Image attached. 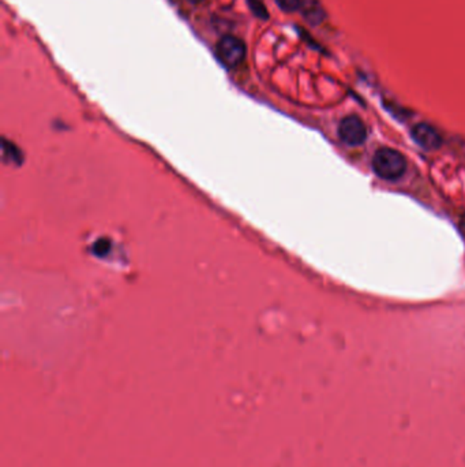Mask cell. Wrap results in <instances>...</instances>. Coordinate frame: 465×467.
Masks as SVG:
<instances>
[{
    "mask_svg": "<svg viewBox=\"0 0 465 467\" xmlns=\"http://www.w3.org/2000/svg\"><path fill=\"white\" fill-rule=\"evenodd\" d=\"M251 11L258 16V18H262V19H268L269 18V14L266 11V7L264 4L262 0H247Z\"/></svg>",
    "mask_w": 465,
    "mask_h": 467,
    "instance_id": "cell-6",
    "label": "cell"
},
{
    "mask_svg": "<svg viewBox=\"0 0 465 467\" xmlns=\"http://www.w3.org/2000/svg\"><path fill=\"white\" fill-rule=\"evenodd\" d=\"M302 7H303L305 16L309 19V22H311V23H319L323 19V16H325L323 8L319 5L318 1L310 0L305 4H302Z\"/></svg>",
    "mask_w": 465,
    "mask_h": 467,
    "instance_id": "cell-5",
    "label": "cell"
},
{
    "mask_svg": "<svg viewBox=\"0 0 465 467\" xmlns=\"http://www.w3.org/2000/svg\"><path fill=\"white\" fill-rule=\"evenodd\" d=\"M459 227H460V231H462V234H463V237L465 238V212L462 215V217H460Z\"/></svg>",
    "mask_w": 465,
    "mask_h": 467,
    "instance_id": "cell-8",
    "label": "cell"
},
{
    "mask_svg": "<svg viewBox=\"0 0 465 467\" xmlns=\"http://www.w3.org/2000/svg\"><path fill=\"white\" fill-rule=\"evenodd\" d=\"M217 56L227 67H236L246 58V45L236 36H224L217 44Z\"/></svg>",
    "mask_w": 465,
    "mask_h": 467,
    "instance_id": "cell-2",
    "label": "cell"
},
{
    "mask_svg": "<svg viewBox=\"0 0 465 467\" xmlns=\"http://www.w3.org/2000/svg\"><path fill=\"white\" fill-rule=\"evenodd\" d=\"M414 141L426 151L438 149L442 144L440 133L429 123H418L411 130Z\"/></svg>",
    "mask_w": 465,
    "mask_h": 467,
    "instance_id": "cell-4",
    "label": "cell"
},
{
    "mask_svg": "<svg viewBox=\"0 0 465 467\" xmlns=\"http://www.w3.org/2000/svg\"><path fill=\"white\" fill-rule=\"evenodd\" d=\"M338 137L348 147H359L367 139L364 122L356 115H348L338 125Z\"/></svg>",
    "mask_w": 465,
    "mask_h": 467,
    "instance_id": "cell-3",
    "label": "cell"
},
{
    "mask_svg": "<svg viewBox=\"0 0 465 467\" xmlns=\"http://www.w3.org/2000/svg\"><path fill=\"white\" fill-rule=\"evenodd\" d=\"M374 172L385 180H397L407 171V160L399 151L381 148L373 157Z\"/></svg>",
    "mask_w": 465,
    "mask_h": 467,
    "instance_id": "cell-1",
    "label": "cell"
},
{
    "mask_svg": "<svg viewBox=\"0 0 465 467\" xmlns=\"http://www.w3.org/2000/svg\"><path fill=\"white\" fill-rule=\"evenodd\" d=\"M190 1H192V3H202V1H205V0H190Z\"/></svg>",
    "mask_w": 465,
    "mask_h": 467,
    "instance_id": "cell-9",
    "label": "cell"
},
{
    "mask_svg": "<svg viewBox=\"0 0 465 467\" xmlns=\"http://www.w3.org/2000/svg\"><path fill=\"white\" fill-rule=\"evenodd\" d=\"M277 5L286 12H294L302 7V0H276Z\"/></svg>",
    "mask_w": 465,
    "mask_h": 467,
    "instance_id": "cell-7",
    "label": "cell"
}]
</instances>
